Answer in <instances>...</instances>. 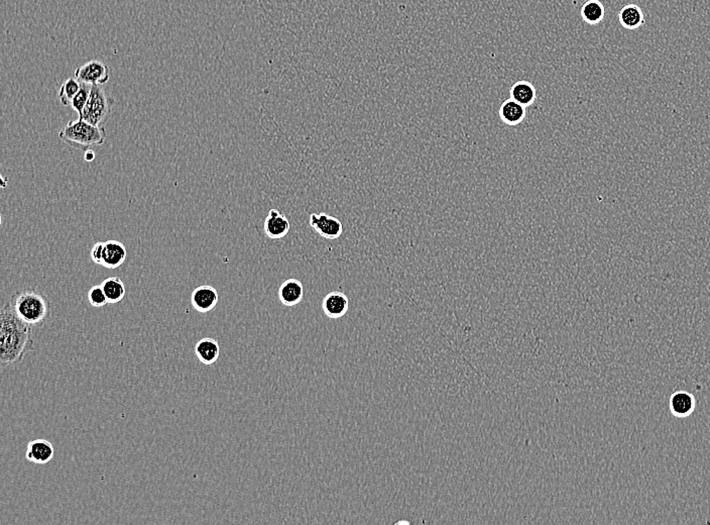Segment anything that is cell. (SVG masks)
<instances>
[{"label": "cell", "mask_w": 710, "mask_h": 525, "mask_svg": "<svg viewBox=\"0 0 710 525\" xmlns=\"http://www.w3.org/2000/svg\"><path fill=\"white\" fill-rule=\"evenodd\" d=\"M322 308L327 317L336 319L347 315L349 309V299L345 293L333 291L324 297Z\"/></svg>", "instance_id": "9"}, {"label": "cell", "mask_w": 710, "mask_h": 525, "mask_svg": "<svg viewBox=\"0 0 710 525\" xmlns=\"http://www.w3.org/2000/svg\"><path fill=\"white\" fill-rule=\"evenodd\" d=\"M304 296L303 284L297 279H288L279 289V299L283 305L293 308L302 301Z\"/></svg>", "instance_id": "12"}, {"label": "cell", "mask_w": 710, "mask_h": 525, "mask_svg": "<svg viewBox=\"0 0 710 525\" xmlns=\"http://www.w3.org/2000/svg\"><path fill=\"white\" fill-rule=\"evenodd\" d=\"M126 254V249L122 243L117 240H107L104 243L101 266L107 269H117L124 263Z\"/></svg>", "instance_id": "11"}, {"label": "cell", "mask_w": 710, "mask_h": 525, "mask_svg": "<svg viewBox=\"0 0 710 525\" xmlns=\"http://www.w3.org/2000/svg\"><path fill=\"white\" fill-rule=\"evenodd\" d=\"M91 87H92V85L81 83L80 90L77 93L76 96L72 99V108L78 113L79 117H81L84 108H85L86 104H87L89 96H90Z\"/></svg>", "instance_id": "21"}, {"label": "cell", "mask_w": 710, "mask_h": 525, "mask_svg": "<svg viewBox=\"0 0 710 525\" xmlns=\"http://www.w3.org/2000/svg\"><path fill=\"white\" fill-rule=\"evenodd\" d=\"M309 224L318 235L327 240H338L343 233V224L340 220L327 213H312Z\"/></svg>", "instance_id": "6"}, {"label": "cell", "mask_w": 710, "mask_h": 525, "mask_svg": "<svg viewBox=\"0 0 710 525\" xmlns=\"http://www.w3.org/2000/svg\"><path fill=\"white\" fill-rule=\"evenodd\" d=\"M53 445L45 440H31L27 445L26 458L29 462L45 465L54 458Z\"/></svg>", "instance_id": "10"}, {"label": "cell", "mask_w": 710, "mask_h": 525, "mask_svg": "<svg viewBox=\"0 0 710 525\" xmlns=\"http://www.w3.org/2000/svg\"><path fill=\"white\" fill-rule=\"evenodd\" d=\"M695 409V398L690 393L679 391L672 395L670 400L671 413L676 417L685 418L693 415Z\"/></svg>", "instance_id": "14"}, {"label": "cell", "mask_w": 710, "mask_h": 525, "mask_svg": "<svg viewBox=\"0 0 710 525\" xmlns=\"http://www.w3.org/2000/svg\"><path fill=\"white\" fill-rule=\"evenodd\" d=\"M6 303L22 322L33 329L44 326L51 317L49 299L33 288L15 291Z\"/></svg>", "instance_id": "2"}, {"label": "cell", "mask_w": 710, "mask_h": 525, "mask_svg": "<svg viewBox=\"0 0 710 525\" xmlns=\"http://www.w3.org/2000/svg\"><path fill=\"white\" fill-rule=\"evenodd\" d=\"M509 96L523 106H532L537 99V91L535 86L528 81H518L509 90Z\"/></svg>", "instance_id": "17"}, {"label": "cell", "mask_w": 710, "mask_h": 525, "mask_svg": "<svg viewBox=\"0 0 710 525\" xmlns=\"http://www.w3.org/2000/svg\"><path fill=\"white\" fill-rule=\"evenodd\" d=\"M580 13H581L582 20L586 24L595 26L604 20L605 8L602 2L598 0H588L582 6Z\"/></svg>", "instance_id": "19"}, {"label": "cell", "mask_w": 710, "mask_h": 525, "mask_svg": "<svg viewBox=\"0 0 710 525\" xmlns=\"http://www.w3.org/2000/svg\"><path fill=\"white\" fill-rule=\"evenodd\" d=\"M85 153H86L85 154L86 161H88V162H91V161L94 160L95 154L94 152L92 151V150H89V151L85 152Z\"/></svg>", "instance_id": "24"}, {"label": "cell", "mask_w": 710, "mask_h": 525, "mask_svg": "<svg viewBox=\"0 0 710 525\" xmlns=\"http://www.w3.org/2000/svg\"><path fill=\"white\" fill-rule=\"evenodd\" d=\"M34 350L33 327L22 322L6 303L0 313V362L20 364Z\"/></svg>", "instance_id": "1"}, {"label": "cell", "mask_w": 710, "mask_h": 525, "mask_svg": "<svg viewBox=\"0 0 710 525\" xmlns=\"http://www.w3.org/2000/svg\"><path fill=\"white\" fill-rule=\"evenodd\" d=\"M290 229V222L286 215L280 213L277 209H270L268 217H266L265 226H263L266 236L272 240H280L288 235Z\"/></svg>", "instance_id": "8"}, {"label": "cell", "mask_w": 710, "mask_h": 525, "mask_svg": "<svg viewBox=\"0 0 710 525\" xmlns=\"http://www.w3.org/2000/svg\"><path fill=\"white\" fill-rule=\"evenodd\" d=\"M75 78L89 85H103L110 78V71L106 64L92 60L77 68Z\"/></svg>", "instance_id": "5"}, {"label": "cell", "mask_w": 710, "mask_h": 525, "mask_svg": "<svg viewBox=\"0 0 710 525\" xmlns=\"http://www.w3.org/2000/svg\"><path fill=\"white\" fill-rule=\"evenodd\" d=\"M115 100L109 97L101 85H92L87 104L80 117L89 124L104 127V122L110 115Z\"/></svg>", "instance_id": "4"}, {"label": "cell", "mask_w": 710, "mask_h": 525, "mask_svg": "<svg viewBox=\"0 0 710 525\" xmlns=\"http://www.w3.org/2000/svg\"><path fill=\"white\" fill-rule=\"evenodd\" d=\"M618 20H620L621 27L630 29V31H634L645 24L646 17L639 6L627 4L621 9L620 13H618Z\"/></svg>", "instance_id": "15"}, {"label": "cell", "mask_w": 710, "mask_h": 525, "mask_svg": "<svg viewBox=\"0 0 710 525\" xmlns=\"http://www.w3.org/2000/svg\"><path fill=\"white\" fill-rule=\"evenodd\" d=\"M104 242L96 243L90 252L91 260L97 265H101L103 256Z\"/></svg>", "instance_id": "23"}, {"label": "cell", "mask_w": 710, "mask_h": 525, "mask_svg": "<svg viewBox=\"0 0 710 525\" xmlns=\"http://www.w3.org/2000/svg\"><path fill=\"white\" fill-rule=\"evenodd\" d=\"M195 353L200 362L210 366L219 358L220 347L213 338H204L196 345Z\"/></svg>", "instance_id": "16"}, {"label": "cell", "mask_w": 710, "mask_h": 525, "mask_svg": "<svg viewBox=\"0 0 710 525\" xmlns=\"http://www.w3.org/2000/svg\"><path fill=\"white\" fill-rule=\"evenodd\" d=\"M101 286L106 293L108 303H118L124 299L126 289H125L124 282L118 277H109L102 282Z\"/></svg>", "instance_id": "18"}, {"label": "cell", "mask_w": 710, "mask_h": 525, "mask_svg": "<svg viewBox=\"0 0 710 525\" xmlns=\"http://www.w3.org/2000/svg\"><path fill=\"white\" fill-rule=\"evenodd\" d=\"M88 300L89 303H90L93 308H104L106 304H108V300L106 299V293H104L103 288H102L101 285L93 286V287L89 290Z\"/></svg>", "instance_id": "22"}, {"label": "cell", "mask_w": 710, "mask_h": 525, "mask_svg": "<svg viewBox=\"0 0 710 525\" xmlns=\"http://www.w3.org/2000/svg\"><path fill=\"white\" fill-rule=\"evenodd\" d=\"M80 88L81 82L73 77L64 82L59 91V97L62 106H67L71 104L72 99L76 96Z\"/></svg>", "instance_id": "20"}, {"label": "cell", "mask_w": 710, "mask_h": 525, "mask_svg": "<svg viewBox=\"0 0 710 525\" xmlns=\"http://www.w3.org/2000/svg\"><path fill=\"white\" fill-rule=\"evenodd\" d=\"M59 138L74 149L87 152L93 147L106 143V131L104 127L93 126L78 118L75 122H68L67 126L61 129Z\"/></svg>", "instance_id": "3"}, {"label": "cell", "mask_w": 710, "mask_h": 525, "mask_svg": "<svg viewBox=\"0 0 710 525\" xmlns=\"http://www.w3.org/2000/svg\"><path fill=\"white\" fill-rule=\"evenodd\" d=\"M500 120L509 127L522 124L526 117V108L512 99L502 102L498 111Z\"/></svg>", "instance_id": "13"}, {"label": "cell", "mask_w": 710, "mask_h": 525, "mask_svg": "<svg viewBox=\"0 0 710 525\" xmlns=\"http://www.w3.org/2000/svg\"><path fill=\"white\" fill-rule=\"evenodd\" d=\"M219 301L218 291L210 285L199 286L191 295V303L195 310L200 313H207L213 310Z\"/></svg>", "instance_id": "7"}]
</instances>
